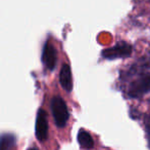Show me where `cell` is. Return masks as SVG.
Returning a JSON list of instances; mask_svg holds the SVG:
<instances>
[{"instance_id":"cell-2","label":"cell","mask_w":150,"mask_h":150,"mask_svg":"<svg viewBox=\"0 0 150 150\" xmlns=\"http://www.w3.org/2000/svg\"><path fill=\"white\" fill-rule=\"evenodd\" d=\"M35 134L39 141H45L48 137V122L47 116L43 109H39L36 116Z\"/></svg>"},{"instance_id":"cell-7","label":"cell","mask_w":150,"mask_h":150,"mask_svg":"<svg viewBox=\"0 0 150 150\" xmlns=\"http://www.w3.org/2000/svg\"><path fill=\"white\" fill-rule=\"evenodd\" d=\"M16 143V137L13 134H3L0 136V150H12Z\"/></svg>"},{"instance_id":"cell-5","label":"cell","mask_w":150,"mask_h":150,"mask_svg":"<svg viewBox=\"0 0 150 150\" xmlns=\"http://www.w3.org/2000/svg\"><path fill=\"white\" fill-rule=\"evenodd\" d=\"M59 82L67 92H71L73 90V78H71V67L67 64H64L60 69Z\"/></svg>"},{"instance_id":"cell-1","label":"cell","mask_w":150,"mask_h":150,"mask_svg":"<svg viewBox=\"0 0 150 150\" xmlns=\"http://www.w3.org/2000/svg\"><path fill=\"white\" fill-rule=\"evenodd\" d=\"M50 107H51V112L55 124L58 128H63L67 124L69 117V109L63 99L59 96L53 97L50 103Z\"/></svg>"},{"instance_id":"cell-8","label":"cell","mask_w":150,"mask_h":150,"mask_svg":"<svg viewBox=\"0 0 150 150\" xmlns=\"http://www.w3.org/2000/svg\"><path fill=\"white\" fill-rule=\"evenodd\" d=\"M144 126L146 132L147 141H148V147L150 148V114H146L144 117Z\"/></svg>"},{"instance_id":"cell-9","label":"cell","mask_w":150,"mask_h":150,"mask_svg":"<svg viewBox=\"0 0 150 150\" xmlns=\"http://www.w3.org/2000/svg\"><path fill=\"white\" fill-rule=\"evenodd\" d=\"M28 150H38V149L36 148V147H32V148H29Z\"/></svg>"},{"instance_id":"cell-6","label":"cell","mask_w":150,"mask_h":150,"mask_svg":"<svg viewBox=\"0 0 150 150\" xmlns=\"http://www.w3.org/2000/svg\"><path fill=\"white\" fill-rule=\"evenodd\" d=\"M78 142L84 149H91L94 146V141L91 135L84 130H80L78 133Z\"/></svg>"},{"instance_id":"cell-4","label":"cell","mask_w":150,"mask_h":150,"mask_svg":"<svg viewBox=\"0 0 150 150\" xmlns=\"http://www.w3.org/2000/svg\"><path fill=\"white\" fill-rule=\"evenodd\" d=\"M131 52H132V47L128 43L120 42V43L117 44L113 47L104 50L102 52V56L106 59L112 60V59L115 58H124V57L130 56Z\"/></svg>"},{"instance_id":"cell-3","label":"cell","mask_w":150,"mask_h":150,"mask_svg":"<svg viewBox=\"0 0 150 150\" xmlns=\"http://www.w3.org/2000/svg\"><path fill=\"white\" fill-rule=\"evenodd\" d=\"M57 62V52L51 43L46 42L42 50V63L48 70L52 71L56 66Z\"/></svg>"}]
</instances>
